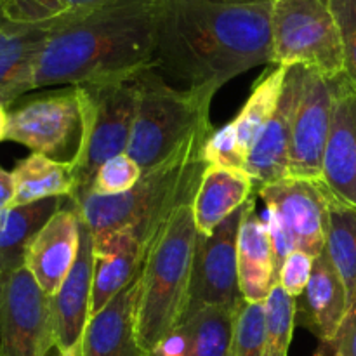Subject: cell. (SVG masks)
Masks as SVG:
<instances>
[{
	"instance_id": "obj_2",
	"label": "cell",
	"mask_w": 356,
	"mask_h": 356,
	"mask_svg": "<svg viewBox=\"0 0 356 356\" xmlns=\"http://www.w3.org/2000/svg\"><path fill=\"white\" fill-rule=\"evenodd\" d=\"M160 0H111L52 28L38 56L35 89L136 76L155 68Z\"/></svg>"
},
{
	"instance_id": "obj_9",
	"label": "cell",
	"mask_w": 356,
	"mask_h": 356,
	"mask_svg": "<svg viewBox=\"0 0 356 356\" xmlns=\"http://www.w3.org/2000/svg\"><path fill=\"white\" fill-rule=\"evenodd\" d=\"M56 348L52 298L26 266L3 275L0 356H47Z\"/></svg>"
},
{
	"instance_id": "obj_37",
	"label": "cell",
	"mask_w": 356,
	"mask_h": 356,
	"mask_svg": "<svg viewBox=\"0 0 356 356\" xmlns=\"http://www.w3.org/2000/svg\"><path fill=\"white\" fill-rule=\"evenodd\" d=\"M14 195H16V184H14L13 172H7L0 167V211L13 205Z\"/></svg>"
},
{
	"instance_id": "obj_1",
	"label": "cell",
	"mask_w": 356,
	"mask_h": 356,
	"mask_svg": "<svg viewBox=\"0 0 356 356\" xmlns=\"http://www.w3.org/2000/svg\"><path fill=\"white\" fill-rule=\"evenodd\" d=\"M273 65L271 2L160 0L155 68L181 87H211Z\"/></svg>"
},
{
	"instance_id": "obj_13",
	"label": "cell",
	"mask_w": 356,
	"mask_h": 356,
	"mask_svg": "<svg viewBox=\"0 0 356 356\" xmlns=\"http://www.w3.org/2000/svg\"><path fill=\"white\" fill-rule=\"evenodd\" d=\"M305 72L306 68L301 65L289 66L280 103L250 148L245 170L252 179L254 193L289 177L292 120L301 96Z\"/></svg>"
},
{
	"instance_id": "obj_7",
	"label": "cell",
	"mask_w": 356,
	"mask_h": 356,
	"mask_svg": "<svg viewBox=\"0 0 356 356\" xmlns=\"http://www.w3.org/2000/svg\"><path fill=\"white\" fill-rule=\"evenodd\" d=\"M273 65H301L329 79L344 73L330 0H271Z\"/></svg>"
},
{
	"instance_id": "obj_41",
	"label": "cell",
	"mask_w": 356,
	"mask_h": 356,
	"mask_svg": "<svg viewBox=\"0 0 356 356\" xmlns=\"http://www.w3.org/2000/svg\"><path fill=\"white\" fill-rule=\"evenodd\" d=\"M315 356H325V355H323V351H316Z\"/></svg>"
},
{
	"instance_id": "obj_6",
	"label": "cell",
	"mask_w": 356,
	"mask_h": 356,
	"mask_svg": "<svg viewBox=\"0 0 356 356\" xmlns=\"http://www.w3.org/2000/svg\"><path fill=\"white\" fill-rule=\"evenodd\" d=\"M139 75L76 86L86 117V134L79 160L72 167L75 191L70 198L86 195L99 167L127 153L138 111Z\"/></svg>"
},
{
	"instance_id": "obj_39",
	"label": "cell",
	"mask_w": 356,
	"mask_h": 356,
	"mask_svg": "<svg viewBox=\"0 0 356 356\" xmlns=\"http://www.w3.org/2000/svg\"><path fill=\"white\" fill-rule=\"evenodd\" d=\"M216 2H226V3H261V2H271V0H216Z\"/></svg>"
},
{
	"instance_id": "obj_14",
	"label": "cell",
	"mask_w": 356,
	"mask_h": 356,
	"mask_svg": "<svg viewBox=\"0 0 356 356\" xmlns=\"http://www.w3.org/2000/svg\"><path fill=\"white\" fill-rule=\"evenodd\" d=\"M320 181L336 200L356 209V87L344 73L334 79L332 125Z\"/></svg>"
},
{
	"instance_id": "obj_8",
	"label": "cell",
	"mask_w": 356,
	"mask_h": 356,
	"mask_svg": "<svg viewBox=\"0 0 356 356\" xmlns=\"http://www.w3.org/2000/svg\"><path fill=\"white\" fill-rule=\"evenodd\" d=\"M86 134L82 99L76 86L21 97L7 108V141L73 167Z\"/></svg>"
},
{
	"instance_id": "obj_25",
	"label": "cell",
	"mask_w": 356,
	"mask_h": 356,
	"mask_svg": "<svg viewBox=\"0 0 356 356\" xmlns=\"http://www.w3.org/2000/svg\"><path fill=\"white\" fill-rule=\"evenodd\" d=\"M325 249L346 287L348 313L356 312V209L336 200L330 193Z\"/></svg>"
},
{
	"instance_id": "obj_30",
	"label": "cell",
	"mask_w": 356,
	"mask_h": 356,
	"mask_svg": "<svg viewBox=\"0 0 356 356\" xmlns=\"http://www.w3.org/2000/svg\"><path fill=\"white\" fill-rule=\"evenodd\" d=\"M266 341V306L243 299L235 309L232 356H263Z\"/></svg>"
},
{
	"instance_id": "obj_16",
	"label": "cell",
	"mask_w": 356,
	"mask_h": 356,
	"mask_svg": "<svg viewBox=\"0 0 356 356\" xmlns=\"http://www.w3.org/2000/svg\"><path fill=\"white\" fill-rule=\"evenodd\" d=\"M80 249V219L70 198L45 222L26 250L24 266L47 296L58 294Z\"/></svg>"
},
{
	"instance_id": "obj_10",
	"label": "cell",
	"mask_w": 356,
	"mask_h": 356,
	"mask_svg": "<svg viewBox=\"0 0 356 356\" xmlns=\"http://www.w3.org/2000/svg\"><path fill=\"white\" fill-rule=\"evenodd\" d=\"M245 205L233 212L211 235H197L191 270L188 315L204 306H225L236 309L243 301L238 284L236 245Z\"/></svg>"
},
{
	"instance_id": "obj_15",
	"label": "cell",
	"mask_w": 356,
	"mask_h": 356,
	"mask_svg": "<svg viewBox=\"0 0 356 356\" xmlns=\"http://www.w3.org/2000/svg\"><path fill=\"white\" fill-rule=\"evenodd\" d=\"M92 245V233L80 221L79 256L58 294L52 296L56 350L66 356L82 355L83 336L90 320L94 275Z\"/></svg>"
},
{
	"instance_id": "obj_35",
	"label": "cell",
	"mask_w": 356,
	"mask_h": 356,
	"mask_svg": "<svg viewBox=\"0 0 356 356\" xmlns=\"http://www.w3.org/2000/svg\"><path fill=\"white\" fill-rule=\"evenodd\" d=\"M264 222H266L268 233H270L271 249H273L275 275H277V282H278V273H280L282 264H284V261L287 259L289 254H291L292 250H296V242L291 236V233L287 232L284 222H282V219L278 218L271 209H266Z\"/></svg>"
},
{
	"instance_id": "obj_12",
	"label": "cell",
	"mask_w": 356,
	"mask_h": 356,
	"mask_svg": "<svg viewBox=\"0 0 356 356\" xmlns=\"http://www.w3.org/2000/svg\"><path fill=\"white\" fill-rule=\"evenodd\" d=\"M296 242V249L320 256L329 236V191L322 181L287 177L257 191Z\"/></svg>"
},
{
	"instance_id": "obj_17",
	"label": "cell",
	"mask_w": 356,
	"mask_h": 356,
	"mask_svg": "<svg viewBox=\"0 0 356 356\" xmlns=\"http://www.w3.org/2000/svg\"><path fill=\"white\" fill-rule=\"evenodd\" d=\"M301 296L296 323L332 348L348 316V292L327 249L313 261L312 278Z\"/></svg>"
},
{
	"instance_id": "obj_38",
	"label": "cell",
	"mask_w": 356,
	"mask_h": 356,
	"mask_svg": "<svg viewBox=\"0 0 356 356\" xmlns=\"http://www.w3.org/2000/svg\"><path fill=\"white\" fill-rule=\"evenodd\" d=\"M7 132V108L0 103V141L6 139Z\"/></svg>"
},
{
	"instance_id": "obj_32",
	"label": "cell",
	"mask_w": 356,
	"mask_h": 356,
	"mask_svg": "<svg viewBox=\"0 0 356 356\" xmlns=\"http://www.w3.org/2000/svg\"><path fill=\"white\" fill-rule=\"evenodd\" d=\"M202 156H204V162L207 163V165L245 170L247 155L242 152V148H240L233 122H229L225 127L212 132L211 138L205 143Z\"/></svg>"
},
{
	"instance_id": "obj_29",
	"label": "cell",
	"mask_w": 356,
	"mask_h": 356,
	"mask_svg": "<svg viewBox=\"0 0 356 356\" xmlns=\"http://www.w3.org/2000/svg\"><path fill=\"white\" fill-rule=\"evenodd\" d=\"M266 306V341L263 356H287L298 315V301L280 285L271 289Z\"/></svg>"
},
{
	"instance_id": "obj_31",
	"label": "cell",
	"mask_w": 356,
	"mask_h": 356,
	"mask_svg": "<svg viewBox=\"0 0 356 356\" xmlns=\"http://www.w3.org/2000/svg\"><path fill=\"white\" fill-rule=\"evenodd\" d=\"M141 167L127 153H122V155L113 156L99 167L87 193L101 195V197L122 195L134 188V184L141 177Z\"/></svg>"
},
{
	"instance_id": "obj_5",
	"label": "cell",
	"mask_w": 356,
	"mask_h": 356,
	"mask_svg": "<svg viewBox=\"0 0 356 356\" xmlns=\"http://www.w3.org/2000/svg\"><path fill=\"white\" fill-rule=\"evenodd\" d=\"M216 92L211 87L172 86L156 68L139 75L138 111L127 155L143 172L169 160L195 136L214 131L209 113Z\"/></svg>"
},
{
	"instance_id": "obj_19",
	"label": "cell",
	"mask_w": 356,
	"mask_h": 356,
	"mask_svg": "<svg viewBox=\"0 0 356 356\" xmlns=\"http://www.w3.org/2000/svg\"><path fill=\"white\" fill-rule=\"evenodd\" d=\"M92 296L90 318L103 312L141 270L145 247L129 232H113L92 236Z\"/></svg>"
},
{
	"instance_id": "obj_28",
	"label": "cell",
	"mask_w": 356,
	"mask_h": 356,
	"mask_svg": "<svg viewBox=\"0 0 356 356\" xmlns=\"http://www.w3.org/2000/svg\"><path fill=\"white\" fill-rule=\"evenodd\" d=\"M111 0H0V17L19 24H51L90 13Z\"/></svg>"
},
{
	"instance_id": "obj_11",
	"label": "cell",
	"mask_w": 356,
	"mask_h": 356,
	"mask_svg": "<svg viewBox=\"0 0 356 356\" xmlns=\"http://www.w3.org/2000/svg\"><path fill=\"white\" fill-rule=\"evenodd\" d=\"M332 106L334 79L306 68L292 120L289 177L322 179L323 155L332 125Z\"/></svg>"
},
{
	"instance_id": "obj_22",
	"label": "cell",
	"mask_w": 356,
	"mask_h": 356,
	"mask_svg": "<svg viewBox=\"0 0 356 356\" xmlns=\"http://www.w3.org/2000/svg\"><path fill=\"white\" fill-rule=\"evenodd\" d=\"M136 289L138 277L89 320L80 356H146L136 339Z\"/></svg>"
},
{
	"instance_id": "obj_34",
	"label": "cell",
	"mask_w": 356,
	"mask_h": 356,
	"mask_svg": "<svg viewBox=\"0 0 356 356\" xmlns=\"http://www.w3.org/2000/svg\"><path fill=\"white\" fill-rule=\"evenodd\" d=\"M313 261L309 254L302 252V250H292L284 261L278 273V285L287 292L292 298H299L308 287V282L312 278L313 271Z\"/></svg>"
},
{
	"instance_id": "obj_24",
	"label": "cell",
	"mask_w": 356,
	"mask_h": 356,
	"mask_svg": "<svg viewBox=\"0 0 356 356\" xmlns=\"http://www.w3.org/2000/svg\"><path fill=\"white\" fill-rule=\"evenodd\" d=\"M16 195L10 207L35 204L45 198H70L75 191L72 167L31 153L19 160L13 170Z\"/></svg>"
},
{
	"instance_id": "obj_20",
	"label": "cell",
	"mask_w": 356,
	"mask_h": 356,
	"mask_svg": "<svg viewBox=\"0 0 356 356\" xmlns=\"http://www.w3.org/2000/svg\"><path fill=\"white\" fill-rule=\"evenodd\" d=\"M254 207L256 202L250 197L243 212L236 245L238 284L245 301L264 302L278 282L275 275L270 233L264 219L257 216Z\"/></svg>"
},
{
	"instance_id": "obj_40",
	"label": "cell",
	"mask_w": 356,
	"mask_h": 356,
	"mask_svg": "<svg viewBox=\"0 0 356 356\" xmlns=\"http://www.w3.org/2000/svg\"><path fill=\"white\" fill-rule=\"evenodd\" d=\"M2 287H3V273H0V299H2Z\"/></svg>"
},
{
	"instance_id": "obj_18",
	"label": "cell",
	"mask_w": 356,
	"mask_h": 356,
	"mask_svg": "<svg viewBox=\"0 0 356 356\" xmlns=\"http://www.w3.org/2000/svg\"><path fill=\"white\" fill-rule=\"evenodd\" d=\"M56 24H19L0 17V103L6 108L35 90L38 56Z\"/></svg>"
},
{
	"instance_id": "obj_42",
	"label": "cell",
	"mask_w": 356,
	"mask_h": 356,
	"mask_svg": "<svg viewBox=\"0 0 356 356\" xmlns=\"http://www.w3.org/2000/svg\"><path fill=\"white\" fill-rule=\"evenodd\" d=\"M56 356H66V355H63V353H59V351H58V355H56Z\"/></svg>"
},
{
	"instance_id": "obj_36",
	"label": "cell",
	"mask_w": 356,
	"mask_h": 356,
	"mask_svg": "<svg viewBox=\"0 0 356 356\" xmlns=\"http://www.w3.org/2000/svg\"><path fill=\"white\" fill-rule=\"evenodd\" d=\"M332 348L341 356H356V312L348 313Z\"/></svg>"
},
{
	"instance_id": "obj_21",
	"label": "cell",
	"mask_w": 356,
	"mask_h": 356,
	"mask_svg": "<svg viewBox=\"0 0 356 356\" xmlns=\"http://www.w3.org/2000/svg\"><path fill=\"white\" fill-rule=\"evenodd\" d=\"M254 184L245 170L207 165L195 193L191 212L200 235H211L233 212L249 202Z\"/></svg>"
},
{
	"instance_id": "obj_43",
	"label": "cell",
	"mask_w": 356,
	"mask_h": 356,
	"mask_svg": "<svg viewBox=\"0 0 356 356\" xmlns=\"http://www.w3.org/2000/svg\"><path fill=\"white\" fill-rule=\"evenodd\" d=\"M334 356H341V355H337V353H334Z\"/></svg>"
},
{
	"instance_id": "obj_27",
	"label": "cell",
	"mask_w": 356,
	"mask_h": 356,
	"mask_svg": "<svg viewBox=\"0 0 356 356\" xmlns=\"http://www.w3.org/2000/svg\"><path fill=\"white\" fill-rule=\"evenodd\" d=\"M235 309L204 306L181 323L191 356H232Z\"/></svg>"
},
{
	"instance_id": "obj_23",
	"label": "cell",
	"mask_w": 356,
	"mask_h": 356,
	"mask_svg": "<svg viewBox=\"0 0 356 356\" xmlns=\"http://www.w3.org/2000/svg\"><path fill=\"white\" fill-rule=\"evenodd\" d=\"M66 198H45L35 204L0 211V273L24 266L26 250L45 222L65 205Z\"/></svg>"
},
{
	"instance_id": "obj_4",
	"label": "cell",
	"mask_w": 356,
	"mask_h": 356,
	"mask_svg": "<svg viewBox=\"0 0 356 356\" xmlns=\"http://www.w3.org/2000/svg\"><path fill=\"white\" fill-rule=\"evenodd\" d=\"M197 235L191 204L181 205L145 249L134 298V330L146 356L183 323Z\"/></svg>"
},
{
	"instance_id": "obj_3",
	"label": "cell",
	"mask_w": 356,
	"mask_h": 356,
	"mask_svg": "<svg viewBox=\"0 0 356 356\" xmlns=\"http://www.w3.org/2000/svg\"><path fill=\"white\" fill-rule=\"evenodd\" d=\"M212 132L195 136L169 160L141 172L134 188L125 193L115 197L87 193L70 198L79 219L92 236L129 232L146 249L181 205L193 204L207 167L202 152Z\"/></svg>"
},
{
	"instance_id": "obj_26",
	"label": "cell",
	"mask_w": 356,
	"mask_h": 356,
	"mask_svg": "<svg viewBox=\"0 0 356 356\" xmlns=\"http://www.w3.org/2000/svg\"><path fill=\"white\" fill-rule=\"evenodd\" d=\"M287 70L289 66L275 65V68L254 86L252 94L243 104L242 111L233 120L238 145L247 156H249L250 148H252L259 132L270 122L278 103H280Z\"/></svg>"
},
{
	"instance_id": "obj_33",
	"label": "cell",
	"mask_w": 356,
	"mask_h": 356,
	"mask_svg": "<svg viewBox=\"0 0 356 356\" xmlns=\"http://www.w3.org/2000/svg\"><path fill=\"white\" fill-rule=\"evenodd\" d=\"M341 47H343L344 75L356 87V0H330Z\"/></svg>"
}]
</instances>
